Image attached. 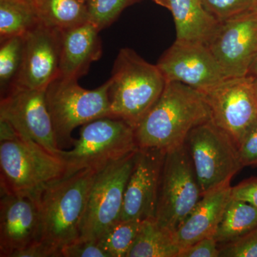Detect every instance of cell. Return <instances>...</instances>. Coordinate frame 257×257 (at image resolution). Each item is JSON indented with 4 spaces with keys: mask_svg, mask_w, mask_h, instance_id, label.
Instances as JSON below:
<instances>
[{
    "mask_svg": "<svg viewBox=\"0 0 257 257\" xmlns=\"http://www.w3.org/2000/svg\"><path fill=\"white\" fill-rule=\"evenodd\" d=\"M211 119L205 94L177 82H167L151 109L135 128L140 149L167 152L185 143L189 133Z\"/></svg>",
    "mask_w": 257,
    "mask_h": 257,
    "instance_id": "6da1fadb",
    "label": "cell"
},
{
    "mask_svg": "<svg viewBox=\"0 0 257 257\" xmlns=\"http://www.w3.org/2000/svg\"><path fill=\"white\" fill-rule=\"evenodd\" d=\"M95 171L82 170L50 184L39 194L41 242L57 251L80 236Z\"/></svg>",
    "mask_w": 257,
    "mask_h": 257,
    "instance_id": "7a4b0ae2",
    "label": "cell"
},
{
    "mask_svg": "<svg viewBox=\"0 0 257 257\" xmlns=\"http://www.w3.org/2000/svg\"><path fill=\"white\" fill-rule=\"evenodd\" d=\"M109 80L111 116L134 128L159 99L166 79L157 67L130 48L120 50Z\"/></svg>",
    "mask_w": 257,
    "mask_h": 257,
    "instance_id": "3957f363",
    "label": "cell"
},
{
    "mask_svg": "<svg viewBox=\"0 0 257 257\" xmlns=\"http://www.w3.org/2000/svg\"><path fill=\"white\" fill-rule=\"evenodd\" d=\"M66 175L60 157L18 135L0 141L1 193L38 197Z\"/></svg>",
    "mask_w": 257,
    "mask_h": 257,
    "instance_id": "277c9868",
    "label": "cell"
},
{
    "mask_svg": "<svg viewBox=\"0 0 257 257\" xmlns=\"http://www.w3.org/2000/svg\"><path fill=\"white\" fill-rule=\"evenodd\" d=\"M72 145V150H62L59 154L65 165V176L86 169L98 172L139 149L135 128L111 116L82 125L79 138Z\"/></svg>",
    "mask_w": 257,
    "mask_h": 257,
    "instance_id": "5b68a950",
    "label": "cell"
},
{
    "mask_svg": "<svg viewBox=\"0 0 257 257\" xmlns=\"http://www.w3.org/2000/svg\"><path fill=\"white\" fill-rule=\"evenodd\" d=\"M78 79L58 76L46 89V101L59 147L72 145V132L93 120L111 116L109 80L94 89H84Z\"/></svg>",
    "mask_w": 257,
    "mask_h": 257,
    "instance_id": "8992f818",
    "label": "cell"
},
{
    "mask_svg": "<svg viewBox=\"0 0 257 257\" xmlns=\"http://www.w3.org/2000/svg\"><path fill=\"white\" fill-rule=\"evenodd\" d=\"M202 197L185 143L166 152L155 212L159 224L174 234Z\"/></svg>",
    "mask_w": 257,
    "mask_h": 257,
    "instance_id": "52a82bcc",
    "label": "cell"
},
{
    "mask_svg": "<svg viewBox=\"0 0 257 257\" xmlns=\"http://www.w3.org/2000/svg\"><path fill=\"white\" fill-rule=\"evenodd\" d=\"M185 145L202 197L230 184L231 179L243 168L237 147L211 119L193 128Z\"/></svg>",
    "mask_w": 257,
    "mask_h": 257,
    "instance_id": "ba28073f",
    "label": "cell"
},
{
    "mask_svg": "<svg viewBox=\"0 0 257 257\" xmlns=\"http://www.w3.org/2000/svg\"><path fill=\"white\" fill-rule=\"evenodd\" d=\"M138 150L96 172L81 224L80 239L97 240L119 220Z\"/></svg>",
    "mask_w": 257,
    "mask_h": 257,
    "instance_id": "9c48e42d",
    "label": "cell"
},
{
    "mask_svg": "<svg viewBox=\"0 0 257 257\" xmlns=\"http://www.w3.org/2000/svg\"><path fill=\"white\" fill-rule=\"evenodd\" d=\"M0 119L8 121L20 138L33 142L59 156L62 149L56 141L47 107L46 89L13 86L1 96Z\"/></svg>",
    "mask_w": 257,
    "mask_h": 257,
    "instance_id": "30bf717a",
    "label": "cell"
},
{
    "mask_svg": "<svg viewBox=\"0 0 257 257\" xmlns=\"http://www.w3.org/2000/svg\"><path fill=\"white\" fill-rule=\"evenodd\" d=\"M211 121L239 146L257 120V92L251 76L224 79L206 93Z\"/></svg>",
    "mask_w": 257,
    "mask_h": 257,
    "instance_id": "8fae6325",
    "label": "cell"
},
{
    "mask_svg": "<svg viewBox=\"0 0 257 257\" xmlns=\"http://www.w3.org/2000/svg\"><path fill=\"white\" fill-rule=\"evenodd\" d=\"M166 82H177L206 94L226 76L205 44L175 40L157 64Z\"/></svg>",
    "mask_w": 257,
    "mask_h": 257,
    "instance_id": "7c38bea8",
    "label": "cell"
},
{
    "mask_svg": "<svg viewBox=\"0 0 257 257\" xmlns=\"http://www.w3.org/2000/svg\"><path fill=\"white\" fill-rule=\"evenodd\" d=\"M206 45L226 79L247 76L257 56V12L219 23Z\"/></svg>",
    "mask_w": 257,
    "mask_h": 257,
    "instance_id": "4fadbf2b",
    "label": "cell"
},
{
    "mask_svg": "<svg viewBox=\"0 0 257 257\" xmlns=\"http://www.w3.org/2000/svg\"><path fill=\"white\" fill-rule=\"evenodd\" d=\"M42 223L38 199L28 194L1 193L0 256L40 242Z\"/></svg>",
    "mask_w": 257,
    "mask_h": 257,
    "instance_id": "5bb4252c",
    "label": "cell"
},
{
    "mask_svg": "<svg viewBox=\"0 0 257 257\" xmlns=\"http://www.w3.org/2000/svg\"><path fill=\"white\" fill-rule=\"evenodd\" d=\"M60 32L39 24L24 36L21 68L14 86L46 89L60 72Z\"/></svg>",
    "mask_w": 257,
    "mask_h": 257,
    "instance_id": "9a60e30c",
    "label": "cell"
},
{
    "mask_svg": "<svg viewBox=\"0 0 257 257\" xmlns=\"http://www.w3.org/2000/svg\"><path fill=\"white\" fill-rule=\"evenodd\" d=\"M165 152L156 149H138L125 189L120 220L155 218L161 171Z\"/></svg>",
    "mask_w": 257,
    "mask_h": 257,
    "instance_id": "2e32d148",
    "label": "cell"
},
{
    "mask_svg": "<svg viewBox=\"0 0 257 257\" xmlns=\"http://www.w3.org/2000/svg\"><path fill=\"white\" fill-rule=\"evenodd\" d=\"M99 32L89 22L60 32L59 76L78 79L87 73L102 54Z\"/></svg>",
    "mask_w": 257,
    "mask_h": 257,
    "instance_id": "e0dca14e",
    "label": "cell"
},
{
    "mask_svg": "<svg viewBox=\"0 0 257 257\" xmlns=\"http://www.w3.org/2000/svg\"><path fill=\"white\" fill-rule=\"evenodd\" d=\"M231 186H222L204 194L190 214L174 232L181 248L199 240L214 237L225 209L231 199Z\"/></svg>",
    "mask_w": 257,
    "mask_h": 257,
    "instance_id": "ac0fdd59",
    "label": "cell"
},
{
    "mask_svg": "<svg viewBox=\"0 0 257 257\" xmlns=\"http://www.w3.org/2000/svg\"><path fill=\"white\" fill-rule=\"evenodd\" d=\"M175 23L177 39L184 42L207 44L219 22L205 10L202 0H167Z\"/></svg>",
    "mask_w": 257,
    "mask_h": 257,
    "instance_id": "d6986e66",
    "label": "cell"
},
{
    "mask_svg": "<svg viewBox=\"0 0 257 257\" xmlns=\"http://www.w3.org/2000/svg\"><path fill=\"white\" fill-rule=\"evenodd\" d=\"M179 251L173 233L161 226L155 218H149L142 221L126 257H177Z\"/></svg>",
    "mask_w": 257,
    "mask_h": 257,
    "instance_id": "ffe728a7",
    "label": "cell"
},
{
    "mask_svg": "<svg viewBox=\"0 0 257 257\" xmlns=\"http://www.w3.org/2000/svg\"><path fill=\"white\" fill-rule=\"evenodd\" d=\"M40 23L62 32L89 22L87 5L82 0H34Z\"/></svg>",
    "mask_w": 257,
    "mask_h": 257,
    "instance_id": "44dd1931",
    "label": "cell"
},
{
    "mask_svg": "<svg viewBox=\"0 0 257 257\" xmlns=\"http://www.w3.org/2000/svg\"><path fill=\"white\" fill-rule=\"evenodd\" d=\"M34 0H0V40L21 36L40 24Z\"/></svg>",
    "mask_w": 257,
    "mask_h": 257,
    "instance_id": "7402d4cb",
    "label": "cell"
},
{
    "mask_svg": "<svg viewBox=\"0 0 257 257\" xmlns=\"http://www.w3.org/2000/svg\"><path fill=\"white\" fill-rule=\"evenodd\" d=\"M256 227L257 208L231 198L214 237L219 244H224L242 237Z\"/></svg>",
    "mask_w": 257,
    "mask_h": 257,
    "instance_id": "603a6c76",
    "label": "cell"
},
{
    "mask_svg": "<svg viewBox=\"0 0 257 257\" xmlns=\"http://www.w3.org/2000/svg\"><path fill=\"white\" fill-rule=\"evenodd\" d=\"M143 220H118L97 239L109 257H126L138 234Z\"/></svg>",
    "mask_w": 257,
    "mask_h": 257,
    "instance_id": "cb8c5ba5",
    "label": "cell"
},
{
    "mask_svg": "<svg viewBox=\"0 0 257 257\" xmlns=\"http://www.w3.org/2000/svg\"><path fill=\"white\" fill-rule=\"evenodd\" d=\"M24 37H12L1 41L0 47V88L1 96L16 82L23 62Z\"/></svg>",
    "mask_w": 257,
    "mask_h": 257,
    "instance_id": "d4e9b609",
    "label": "cell"
},
{
    "mask_svg": "<svg viewBox=\"0 0 257 257\" xmlns=\"http://www.w3.org/2000/svg\"><path fill=\"white\" fill-rule=\"evenodd\" d=\"M138 0H87L89 22L99 30L110 26L123 10Z\"/></svg>",
    "mask_w": 257,
    "mask_h": 257,
    "instance_id": "484cf974",
    "label": "cell"
},
{
    "mask_svg": "<svg viewBox=\"0 0 257 257\" xmlns=\"http://www.w3.org/2000/svg\"><path fill=\"white\" fill-rule=\"evenodd\" d=\"M204 8L219 23L256 11L257 0H202Z\"/></svg>",
    "mask_w": 257,
    "mask_h": 257,
    "instance_id": "4316f807",
    "label": "cell"
},
{
    "mask_svg": "<svg viewBox=\"0 0 257 257\" xmlns=\"http://www.w3.org/2000/svg\"><path fill=\"white\" fill-rule=\"evenodd\" d=\"M220 256L257 257V227L239 239L221 244Z\"/></svg>",
    "mask_w": 257,
    "mask_h": 257,
    "instance_id": "83f0119b",
    "label": "cell"
},
{
    "mask_svg": "<svg viewBox=\"0 0 257 257\" xmlns=\"http://www.w3.org/2000/svg\"><path fill=\"white\" fill-rule=\"evenodd\" d=\"M61 257H109L98 244L97 240L79 238L60 249Z\"/></svg>",
    "mask_w": 257,
    "mask_h": 257,
    "instance_id": "f1b7e54d",
    "label": "cell"
},
{
    "mask_svg": "<svg viewBox=\"0 0 257 257\" xmlns=\"http://www.w3.org/2000/svg\"><path fill=\"white\" fill-rule=\"evenodd\" d=\"M240 162L243 167L257 166V120L245 134L238 147Z\"/></svg>",
    "mask_w": 257,
    "mask_h": 257,
    "instance_id": "f546056e",
    "label": "cell"
},
{
    "mask_svg": "<svg viewBox=\"0 0 257 257\" xmlns=\"http://www.w3.org/2000/svg\"><path fill=\"white\" fill-rule=\"evenodd\" d=\"M219 243L214 237L206 238L179 250L177 257H219Z\"/></svg>",
    "mask_w": 257,
    "mask_h": 257,
    "instance_id": "4dcf8cb0",
    "label": "cell"
},
{
    "mask_svg": "<svg viewBox=\"0 0 257 257\" xmlns=\"http://www.w3.org/2000/svg\"><path fill=\"white\" fill-rule=\"evenodd\" d=\"M231 198L257 208V177L246 179L231 187Z\"/></svg>",
    "mask_w": 257,
    "mask_h": 257,
    "instance_id": "1f68e13d",
    "label": "cell"
},
{
    "mask_svg": "<svg viewBox=\"0 0 257 257\" xmlns=\"http://www.w3.org/2000/svg\"><path fill=\"white\" fill-rule=\"evenodd\" d=\"M10 257H60V255L40 241L13 253Z\"/></svg>",
    "mask_w": 257,
    "mask_h": 257,
    "instance_id": "d6a6232c",
    "label": "cell"
},
{
    "mask_svg": "<svg viewBox=\"0 0 257 257\" xmlns=\"http://www.w3.org/2000/svg\"><path fill=\"white\" fill-rule=\"evenodd\" d=\"M248 75L251 76L253 77H257V56L252 64H251V67H250Z\"/></svg>",
    "mask_w": 257,
    "mask_h": 257,
    "instance_id": "836d02e7",
    "label": "cell"
},
{
    "mask_svg": "<svg viewBox=\"0 0 257 257\" xmlns=\"http://www.w3.org/2000/svg\"><path fill=\"white\" fill-rule=\"evenodd\" d=\"M152 1H153L154 3H156L157 5H160L161 7L167 8V9L169 8L168 1L167 0H152Z\"/></svg>",
    "mask_w": 257,
    "mask_h": 257,
    "instance_id": "e575fe53",
    "label": "cell"
},
{
    "mask_svg": "<svg viewBox=\"0 0 257 257\" xmlns=\"http://www.w3.org/2000/svg\"><path fill=\"white\" fill-rule=\"evenodd\" d=\"M255 78V86H256V89L257 92V77H254Z\"/></svg>",
    "mask_w": 257,
    "mask_h": 257,
    "instance_id": "d590c367",
    "label": "cell"
},
{
    "mask_svg": "<svg viewBox=\"0 0 257 257\" xmlns=\"http://www.w3.org/2000/svg\"><path fill=\"white\" fill-rule=\"evenodd\" d=\"M82 1L85 2V3H86V1H87V0H82Z\"/></svg>",
    "mask_w": 257,
    "mask_h": 257,
    "instance_id": "8d00e7d4",
    "label": "cell"
},
{
    "mask_svg": "<svg viewBox=\"0 0 257 257\" xmlns=\"http://www.w3.org/2000/svg\"><path fill=\"white\" fill-rule=\"evenodd\" d=\"M256 168H257V166H256Z\"/></svg>",
    "mask_w": 257,
    "mask_h": 257,
    "instance_id": "74e56055",
    "label": "cell"
},
{
    "mask_svg": "<svg viewBox=\"0 0 257 257\" xmlns=\"http://www.w3.org/2000/svg\"><path fill=\"white\" fill-rule=\"evenodd\" d=\"M256 12H257V9H256Z\"/></svg>",
    "mask_w": 257,
    "mask_h": 257,
    "instance_id": "f35d334b",
    "label": "cell"
}]
</instances>
